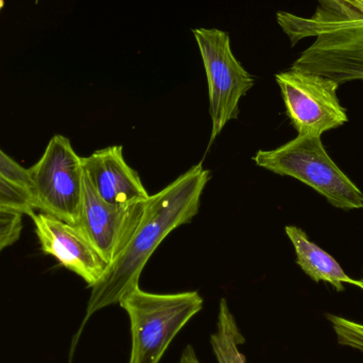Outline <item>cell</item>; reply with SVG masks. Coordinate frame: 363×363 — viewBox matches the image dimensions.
Instances as JSON below:
<instances>
[{"instance_id":"44dd1931","label":"cell","mask_w":363,"mask_h":363,"mask_svg":"<svg viewBox=\"0 0 363 363\" xmlns=\"http://www.w3.org/2000/svg\"><path fill=\"white\" fill-rule=\"evenodd\" d=\"M38 0H35V4H38Z\"/></svg>"},{"instance_id":"2e32d148","label":"cell","mask_w":363,"mask_h":363,"mask_svg":"<svg viewBox=\"0 0 363 363\" xmlns=\"http://www.w3.org/2000/svg\"><path fill=\"white\" fill-rule=\"evenodd\" d=\"M0 174L21 187L25 188L30 194L31 182H30L29 169L21 167L14 160L2 152L1 149H0Z\"/></svg>"},{"instance_id":"ac0fdd59","label":"cell","mask_w":363,"mask_h":363,"mask_svg":"<svg viewBox=\"0 0 363 363\" xmlns=\"http://www.w3.org/2000/svg\"><path fill=\"white\" fill-rule=\"evenodd\" d=\"M347 2L352 4V6H355L357 10H359L360 12L363 13V0H347Z\"/></svg>"},{"instance_id":"4fadbf2b","label":"cell","mask_w":363,"mask_h":363,"mask_svg":"<svg viewBox=\"0 0 363 363\" xmlns=\"http://www.w3.org/2000/svg\"><path fill=\"white\" fill-rule=\"evenodd\" d=\"M0 209L31 216L38 211L28 190L0 174Z\"/></svg>"},{"instance_id":"7a4b0ae2","label":"cell","mask_w":363,"mask_h":363,"mask_svg":"<svg viewBox=\"0 0 363 363\" xmlns=\"http://www.w3.org/2000/svg\"><path fill=\"white\" fill-rule=\"evenodd\" d=\"M277 18L292 46L302 38H317L291 69L318 74L338 85L363 80V13L347 0H319L311 18L287 12L277 13Z\"/></svg>"},{"instance_id":"5bb4252c","label":"cell","mask_w":363,"mask_h":363,"mask_svg":"<svg viewBox=\"0 0 363 363\" xmlns=\"http://www.w3.org/2000/svg\"><path fill=\"white\" fill-rule=\"evenodd\" d=\"M339 345L363 353V324L336 315H326Z\"/></svg>"},{"instance_id":"d6986e66","label":"cell","mask_w":363,"mask_h":363,"mask_svg":"<svg viewBox=\"0 0 363 363\" xmlns=\"http://www.w3.org/2000/svg\"><path fill=\"white\" fill-rule=\"evenodd\" d=\"M4 0H0V11L2 10V8H4Z\"/></svg>"},{"instance_id":"ffe728a7","label":"cell","mask_w":363,"mask_h":363,"mask_svg":"<svg viewBox=\"0 0 363 363\" xmlns=\"http://www.w3.org/2000/svg\"><path fill=\"white\" fill-rule=\"evenodd\" d=\"M360 283H362V289L363 290V269H362V279H359Z\"/></svg>"},{"instance_id":"e0dca14e","label":"cell","mask_w":363,"mask_h":363,"mask_svg":"<svg viewBox=\"0 0 363 363\" xmlns=\"http://www.w3.org/2000/svg\"><path fill=\"white\" fill-rule=\"evenodd\" d=\"M179 363H201L196 357V351L191 345H187L182 353Z\"/></svg>"},{"instance_id":"ba28073f","label":"cell","mask_w":363,"mask_h":363,"mask_svg":"<svg viewBox=\"0 0 363 363\" xmlns=\"http://www.w3.org/2000/svg\"><path fill=\"white\" fill-rule=\"evenodd\" d=\"M148 200L111 204L102 200L84 172L78 226L108 266L123 253L144 218Z\"/></svg>"},{"instance_id":"52a82bcc","label":"cell","mask_w":363,"mask_h":363,"mask_svg":"<svg viewBox=\"0 0 363 363\" xmlns=\"http://www.w3.org/2000/svg\"><path fill=\"white\" fill-rule=\"evenodd\" d=\"M286 112L298 135L317 136L349 121L337 91L340 85L318 74L290 68L275 74Z\"/></svg>"},{"instance_id":"30bf717a","label":"cell","mask_w":363,"mask_h":363,"mask_svg":"<svg viewBox=\"0 0 363 363\" xmlns=\"http://www.w3.org/2000/svg\"><path fill=\"white\" fill-rule=\"evenodd\" d=\"M83 168L98 196L111 204L148 200L150 194L138 172L128 165L121 146H111L82 157Z\"/></svg>"},{"instance_id":"9c48e42d","label":"cell","mask_w":363,"mask_h":363,"mask_svg":"<svg viewBox=\"0 0 363 363\" xmlns=\"http://www.w3.org/2000/svg\"><path fill=\"white\" fill-rule=\"evenodd\" d=\"M42 251L81 277L89 288L98 283L108 264L77 225L44 211L31 216Z\"/></svg>"},{"instance_id":"9a60e30c","label":"cell","mask_w":363,"mask_h":363,"mask_svg":"<svg viewBox=\"0 0 363 363\" xmlns=\"http://www.w3.org/2000/svg\"><path fill=\"white\" fill-rule=\"evenodd\" d=\"M23 213L0 209V252L10 247L21 237Z\"/></svg>"},{"instance_id":"8992f818","label":"cell","mask_w":363,"mask_h":363,"mask_svg":"<svg viewBox=\"0 0 363 363\" xmlns=\"http://www.w3.org/2000/svg\"><path fill=\"white\" fill-rule=\"evenodd\" d=\"M192 33L208 84L211 144L228 123L238 116L239 102L253 87L254 78L233 53L228 32L216 28H198L192 30Z\"/></svg>"},{"instance_id":"8fae6325","label":"cell","mask_w":363,"mask_h":363,"mask_svg":"<svg viewBox=\"0 0 363 363\" xmlns=\"http://www.w3.org/2000/svg\"><path fill=\"white\" fill-rule=\"evenodd\" d=\"M285 230L296 250V264L313 281L330 284L339 292L345 291V284L362 289L359 279L350 277L340 264L330 254L313 243L302 228L288 225Z\"/></svg>"},{"instance_id":"6da1fadb","label":"cell","mask_w":363,"mask_h":363,"mask_svg":"<svg viewBox=\"0 0 363 363\" xmlns=\"http://www.w3.org/2000/svg\"><path fill=\"white\" fill-rule=\"evenodd\" d=\"M209 179L211 174L200 163L149 196L144 218L129 245L91 287L82 328L94 313L118 304L127 292L140 286L143 270L164 239L199 213Z\"/></svg>"},{"instance_id":"5b68a950","label":"cell","mask_w":363,"mask_h":363,"mask_svg":"<svg viewBox=\"0 0 363 363\" xmlns=\"http://www.w3.org/2000/svg\"><path fill=\"white\" fill-rule=\"evenodd\" d=\"M29 174L30 196L36 209L77 225L82 206L84 168L70 140L53 136Z\"/></svg>"},{"instance_id":"3957f363","label":"cell","mask_w":363,"mask_h":363,"mask_svg":"<svg viewBox=\"0 0 363 363\" xmlns=\"http://www.w3.org/2000/svg\"><path fill=\"white\" fill-rule=\"evenodd\" d=\"M118 304L131 328L129 363H160L182 328L202 311L204 301L196 291L151 294L138 286Z\"/></svg>"},{"instance_id":"277c9868","label":"cell","mask_w":363,"mask_h":363,"mask_svg":"<svg viewBox=\"0 0 363 363\" xmlns=\"http://www.w3.org/2000/svg\"><path fill=\"white\" fill-rule=\"evenodd\" d=\"M253 160L258 167L311 186L337 208H363L362 190L330 159L321 138L298 135L279 148L258 151Z\"/></svg>"},{"instance_id":"7c38bea8","label":"cell","mask_w":363,"mask_h":363,"mask_svg":"<svg viewBox=\"0 0 363 363\" xmlns=\"http://www.w3.org/2000/svg\"><path fill=\"white\" fill-rule=\"evenodd\" d=\"M245 342L236 319L225 298H221L216 330L211 336V345L218 363H247L239 345Z\"/></svg>"}]
</instances>
